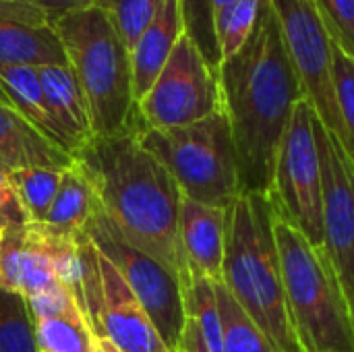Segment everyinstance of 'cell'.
I'll use <instances>...</instances> for the list:
<instances>
[{
    "label": "cell",
    "mask_w": 354,
    "mask_h": 352,
    "mask_svg": "<svg viewBox=\"0 0 354 352\" xmlns=\"http://www.w3.org/2000/svg\"><path fill=\"white\" fill-rule=\"evenodd\" d=\"M29 2L35 4L48 17L50 25L71 12H79L95 6V0H29Z\"/></svg>",
    "instance_id": "obj_32"
},
{
    "label": "cell",
    "mask_w": 354,
    "mask_h": 352,
    "mask_svg": "<svg viewBox=\"0 0 354 352\" xmlns=\"http://www.w3.org/2000/svg\"><path fill=\"white\" fill-rule=\"evenodd\" d=\"M185 305H187V315L201 330V336L209 352H224L220 307H218L214 282L205 276L191 274V280L185 288Z\"/></svg>",
    "instance_id": "obj_25"
},
{
    "label": "cell",
    "mask_w": 354,
    "mask_h": 352,
    "mask_svg": "<svg viewBox=\"0 0 354 352\" xmlns=\"http://www.w3.org/2000/svg\"><path fill=\"white\" fill-rule=\"evenodd\" d=\"M187 33L195 39L205 58L218 68L220 50L214 33V10L209 0H180Z\"/></svg>",
    "instance_id": "obj_28"
},
{
    "label": "cell",
    "mask_w": 354,
    "mask_h": 352,
    "mask_svg": "<svg viewBox=\"0 0 354 352\" xmlns=\"http://www.w3.org/2000/svg\"><path fill=\"white\" fill-rule=\"evenodd\" d=\"M334 52V89L344 129V149L354 162V60L332 41Z\"/></svg>",
    "instance_id": "obj_27"
},
{
    "label": "cell",
    "mask_w": 354,
    "mask_h": 352,
    "mask_svg": "<svg viewBox=\"0 0 354 352\" xmlns=\"http://www.w3.org/2000/svg\"><path fill=\"white\" fill-rule=\"evenodd\" d=\"M2 234H4V230H2V228H0V241H2Z\"/></svg>",
    "instance_id": "obj_37"
},
{
    "label": "cell",
    "mask_w": 354,
    "mask_h": 352,
    "mask_svg": "<svg viewBox=\"0 0 354 352\" xmlns=\"http://www.w3.org/2000/svg\"><path fill=\"white\" fill-rule=\"evenodd\" d=\"M284 46L303 89L324 127L344 145V129L334 89L332 37L313 0H272Z\"/></svg>",
    "instance_id": "obj_11"
},
{
    "label": "cell",
    "mask_w": 354,
    "mask_h": 352,
    "mask_svg": "<svg viewBox=\"0 0 354 352\" xmlns=\"http://www.w3.org/2000/svg\"><path fill=\"white\" fill-rule=\"evenodd\" d=\"M33 324L39 352H93L95 334L77 303L52 315L35 317Z\"/></svg>",
    "instance_id": "obj_20"
},
{
    "label": "cell",
    "mask_w": 354,
    "mask_h": 352,
    "mask_svg": "<svg viewBox=\"0 0 354 352\" xmlns=\"http://www.w3.org/2000/svg\"><path fill=\"white\" fill-rule=\"evenodd\" d=\"M313 122L315 110L305 98L299 100L278 147L270 199L313 247L324 249L322 162Z\"/></svg>",
    "instance_id": "obj_7"
},
{
    "label": "cell",
    "mask_w": 354,
    "mask_h": 352,
    "mask_svg": "<svg viewBox=\"0 0 354 352\" xmlns=\"http://www.w3.org/2000/svg\"><path fill=\"white\" fill-rule=\"evenodd\" d=\"M272 216L270 195L259 193H241L228 207L222 282L278 351L303 352L288 311Z\"/></svg>",
    "instance_id": "obj_3"
},
{
    "label": "cell",
    "mask_w": 354,
    "mask_h": 352,
    "mask_svg": "<svg viewBox=\"0 0 354 352\" xmlns=\"http://www.w3.org/2000/svg\"><path fill=\"white\" fill-rule=\"evenodd\" d=\"M91 114L93 137L141 124L133 95L131 50L104 10L91 6L52 23Z\"/></svg>",
    "instance_id": "obj_4"
},
{
    "label": "cell",
    "mask_w": 354,
    "mask_h": 352,
    "mask_svg": "<svg viewBox=\"0 0 354 352\" xmlns=\"http://www.w3.org/2000/svg\"><path fill=\"white\" fill-rule=\"evenodd\" d=\"M141 124L116 135L91 137L73 158L116 230L178 274L187 288L191 272L178 228L183 193L172 174L141 143L137 133Z\"/></svg>",
    "instance_id": "obj_2"
},
{
    "label": "cell",
    "mask_w": 354,
    "mask_h": 352,
    "mask_svg": "<svg viewBox=\"0 0 354 352\" xmlns=\"http://www.w3.org/2000/svg\"><path fill=\"white\" fill-rule=\"evenodd\" d=\"M75 162L73 154L41 135L12 106L0 104V164L6 170L56 168L64 170Z\"/></svg>",
    "instance_id": "obj_15"
},
{
    "label": "cell",
    "mask_w": 354,
    "mask_h": 352,
    "mask_svg": "<svg viewBox=\"0 0 354 352\" xmlns=\"http://www.w3.org/2000/svg\"><path fill=\"white\" fill-rule=\"evenodd\" d=\"M93 352H120L118 346L108 340L106 336H95V344H93Z\"/></svg>",
    "instance_id": "obj_34"
},
{
    "label": "cell",
    "mask_w": 354,
    "mask_h": 352,
    "mask_svg": "<svg viewBox=\"0 0 354 352\" xmlns=\"http://www.w3.org/2000/svg\"><path fill=\"white\" fill-rule=\"evenodd\" d=\"M332 41L354 60V0H313Z\"/></svg>",
    "instance_id": "obj_29"
},
{
    "label": "cell",
    "mask_w": 354,
    "mask_h": 352,
    "mask_svg": "<svg viewBox=\"0 0 354 352\" xmlns=\"http://www.w3.org/2000/svg\"><path fill=\"white\" fill-rule=\"evenodd\" d=\"M0 87L6 93L10 106L23 118H27L50 141L73 154L68 135L54 116L33 66H0Z\"/></svg>",
    "instance_id": "obj_17"
},
{
    "label": "cell",
    "mask_w": 354,
    "mask_h": 352,
    "mask_svg": "<svg viewBox=\"0 0 354 352\" xmlns=\"http://www.w3.org/2000/svg\"><path fill=\"white\" fill-rule=\"evenodd\" d=\"M97 207L95 193L81 172V168L73 162L64 172L60 187L56 191V197L52 201V207L48 212V218L44 224L64 230L68 234H81L91 220L93 212Z\"/></svg>",
    "instance_id": "obj_19"
},
{
    "label": "cell",
    "mask_w": 354,
    "mask_h": 352,
    "mask_svg": "<svg viewBox=\"0 0 354 352\" xmlns=\"http://www.w3.org/2000/svg\"><path fill=\"white\" fill-rule=\"evenodd\" d=\"M0 104H8V106H10V102H8V98H6V93L2 91V87H0Z\"/></svg>",
    "instance_id": "obj_36"
},
{
    "label": "cell",
    "mask_w": 354,
    "mask_h": 352,
    "mask_svg": "<svg viewBox=\"0 0 354 352\" xmlns=\"http://www.w3.org/2000/svg\"><path fill=\"white\" fill-rule=\"evenodd\" d=\"M83 311L95 336H106L120 352H170L114 263L87 239H77Z\"/></svg>",
    "instance_id": "obj_9"
},
{
    "label": "cell",
    "mask_w": 354,
    "mask_h": 352,
    "mask_svg": "<svg viewBox=\"0 0 354 352\" xmlns=\"http://www.w3.org/2000/svg\"><path fill=\"white\" fill-rule=\"evenodd\" d=\"M160 4L162 0H95V8L106 12L129 50H133L139 35L153 21Z\"/></svg>",
    "instance_id": "obj_26"
},
{
    "label": "cell",
    "mask_w": 354,
    "mask_h": 352,
    "mask_svg": "<svg viewBox=\"0 0 354 352\" xmlns=\"http://www.w3.org/2000/svg\"><path fill=\"white\" fill-rule=\"evenodd\" d=\"M139 139L176 180L183 197L228 210L241 191L236 149L224 112L174 127H139Z\"/></svg>",
    "instance_id": "obj_6"
},
{
    "label": "cell",
    "mask_w": 354,
    "mask_h": 352,
    "mask_svg": "<svg viewBox=\"0 0 354 352\" xmlns=\"http://www.w3.org/2000/svg\"><path fill=\"white\" fill-rule=\"evenodd\" d=\"M147 129H174L224 112L218 68L185 31L151 89L137 104Z\"/></svg>",
    "instance_id": "obj_10"
},
{
    "label": "cell",
    "mask_w": 354,
    "mask_h": 352,
    "mask_svg": "<svg viewBox=\"0 0 354 352\" xmlns=\"http://www.w3.org/2000/svg\"><path fill=\"white\" fill-rule=\"evenodd\" d=\"M236 0H209V4H212V10H214V15L216 12H220L222 8H226V6H230V4H234Z\"/></svg>",
    "instance_id": "obj_35"
},
{
    "label": "cell",
    "mask_w": 354,
    "mask_h": 352,
    "mask_svg": "<svg viewBox=\"0 0 354 352\" xmlns=\"http://www.w3.org/2000/svg\"><path fill=\"white\" fill-rule=\"evenodd\" d=\"M0 19L23 21V23H31V25L50 23L48 17L29 0H0Z\"/></svg>",
    "instance_id": "obj_31"
},
{
    "label": "cell",
    "mask_w": 354,
    "mask_h": 352,
    "mask_svg": "<svg viewBox=\"0 0 354 352\" xmlns=\"http://www.w3.org/2000/svg\"><path fill=\"white\" fill-rule=\"evenodd\" d=\"M68 64L56 29L23 21L0 19V66Z\"/></svg>",
    "instance_id": "obj_18"
},
{
    "label": "cell",
    "mask_w": 354,
    "mask_h": 352,
    "mask_svg": "<svg viewBox=\"0 0 354 352\" xmlns=\"http://www.w3.org/2000/svg\"><path fill=\"white\" fill-rule=\"evenodd\" d=\"M0 352H39L27 299L0 286Z\"/></svg>",
    "instance_id": "obj_23"
},
{
    "label": "cell",
    "mask_w": 354,
    "mask_h": 352,
    "mask_svg": "<svg viewBox=\"0 0 354 352\" xmlns=\"http://www.w3.org/2000/svg\"><path fill=\"white\" fill-rule=\"evenodd\" d=\"M272 228L290 319L303 352H354L353 315L326 251L313 247L276 210Z\"/></svg>",
    "instance_id": "obj_5"
},
{
    "label": "cell",
    "mask_w": 354,
    "mask_h": 352,
    "mask_svg": "<svg viewBox=\"0 0 354 352\" xmlns=\"http://www.w3.org/2000/svg\"><path fill=\"white\" fill-rule=\"evenodd\" d=\"M64 170H56V168L8 170L10 183H12L17 197H19V201L27 214V220L31 224H44L46 222Z\"/></svg>",
    "instance_id": "obj_22"
},
{
    "label": "cell",
    "mask_w": 354,
    "mask_h": 352,
    "mask_svg": "<svg viewBox=\"0 0 354 352\" xmlns=\"http://www.w3.org/2000/svg\"><path fill=\"white\" fill-rule=\"evenodd\" d=\"M187 31L180 0H162L158 15L139 35L131 50L133 62V95L139 104L156 83L176 41Z\"/></svg>",
    "instance_id": "obj_14"
},
{
    "label": "cell",
    "mask_w": 354,
    "mask_h": 352,
    "mask_svg": "<svg viewBox=\"0 0 354 352\" xmlns=\"http://www.w3.org/2000/svg\"><path fill=\"white\" fill-rule=\"evenodd\" d=\"M27 214L17 197V191L10 183L8 170L0 164V228H19L27 226Z\"/></svg>",
    "instance_id": "obj_30"
},
{
    "label": "cell",
    "mask_w": 354,
    "mask_h": 352,
    "mask_svg": "<svg viewBox=\"0 0 354 352\" xmlns=\"http://www.w3.org/2000/svg\"><path fill=\"white\" fill-rule=\"evenodd\" d=\"M214 286L220 307L224 352H280L266 336V332L232 299L224 282H214Z\"/></svg>",
    "instance_id": "obj_21"
},
{
    "label": "cell",
    "mask_w": 354,
    "mask_h": 352,
    "mask_svg": "<svg viewBox=\"0 0 354 352\" xmlns=\"http://www.w3.org/2000/svg\"><path fill=\"white\" fill-rule=\"evenodd\" d=\"M176 352H209L203 336H201V330L197 328V324L191 317L187 319V326H185V332H183V338L178 342Z\"/></svg>",
    "instance_id": "obj_33"
},
{
    "label": "cell",
    "mask_w": 354,
    "mask_h": 352,
    "mask_svg": "<svg viewBox=\"0 0 354 352\" xmlns=\"http://www.w3.org/2000/svg\"><path fill=\"white\" fill-rule=\"evenodd\" d=\"M224 114L230 122L243 193L270 195L276 156L303 89L284 46L272 0L249 41L218 66Z\"/></svg>",
    "instance_id": "obj_1"
},
{
    "label": "cell",
    "mask_w": 354,
    "mask_h": 352,
    "mask_svg": "<svg viewBox=\"0 0 354 352\" xmlns=\"http://www.w3.org/2000/svg\"><path fill=\"white\" fill-rule=\"evenodd\" d=\"M324 189V251L336 272L354 322V162L315 114Z\"/></svg>",
    "instance_id": "obj_12"
},
{
    "label": "cell",
    "mask_w": 354,
    "mask_h": 352,
    "mask_svg": "<svg viewBox=\"0 0 354 352\" xmlns=\"http://www.w3.org/2000/svg\"><path fill=\"white\" fill-rule=\"evenodd\" d=\"M35 71L54 116L68 135L75 156V151L81 149L93 137L91 114L83 89L68 64H48L37 66Z\"/></svg>",
    "instance_id": "obj_16"
},
{
    "label": "cell",
    "mask_w": 354,
    "mask_h": 352,
    "mask_svg": "<svg viewBox=\"0 0 354 352\" xmlns=\"http://www.w3.org/2000/svg\"><path fill=\"white\" fill-rule=\"evenodd\" d=\"M83 232L120 272L168 351L176 352L189 319L185 305V284L180 276L131 245L106 218L100 205L95 207Z\"/></svg>",
    "instance_id": "obj_8"
},
{
    "label": "cell",
    "mask_w": 354,
    "mask_h": 352,
    "mask_svg": "<svg viewBox=\"0 0 354 352\" xmlns=\"http://www.w3.org/2000/svg\"><path fill=\"white\" fill-rule=\"evenodd\" d=\"M178 228L189 272L222 282L228 210L183 197Z\"/></svg>",
    "instance_id": "obj_13"
},
{
    "label": "cell",
    "mask_w": 354,
    "mask_h": 352,
    "mask_svg": "<svg viewBox=\"0 0 354 352\" xmlns=\"http://www.w3.org/2000/svg\"><path fill=\"white\" fill-rule=\"evenodd\" d=\"M263 0H236L214 15V33L220 50V62L232 58L253 35ZM220 66V64H218Z\"/></svg>",
    "instance_id": "obj_24"
}]
</instances>
